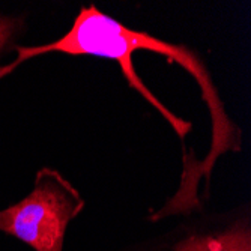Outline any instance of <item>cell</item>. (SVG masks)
I'll list each match as a JSON object with an SVG mask.
<instances>
[{"label":"cell","instance_id":"1","mask_svg":"<svg viewBox=\"0 0 251 251\" xmlns=\"http://www.w3.org/2000/svg\"><path fill=\"white\" fill-rule=\"evenodd\" d=\"M151 50L153 53L169 56L172 51V44L164 42L158 38H153L148 33L135 32L121 25L119 21L113 20L111 17L102 14L95 6L83 8L80 14L75 17L71 30L60 39L49 44L41 45V47L21 49L18 47V59L9 66V70L17 66L20 62L26 60L33 56L59 51L65 54H90L100 56L107 59H115L121 63L122 73L129 81V84L139 90V92L153 105L156 107L161 115L170 122L175 131L179 134L180 139H184L190 131V124L176 118L170 113L161 102H159L143 84V81L137 77L134 71V65L131 56L135 50Z\"/></svg>","mask_w":251,"mask_h":251},{"label":"cell","instance_id":"2","mask_svg":"<svg viewBox=\"0 0 251 251\" xmlns=\"http://www.w3.org/2000/svg\"><path fill=\"white\" fill-rule=\"evenodd\" d=\"M78 193L56 172L42 170L33 191L0 211V230L35 251H63L66 226L83 209Z\"/></svg>","mask_w":251,"mask_h":251},{"label":"cell","instance_id":"3","mask_svg":"<svg viewBox=\"0 0 251 251\" xmlns=\"http://www.w3.org/2000/svg\"><path fill=\"white\" fill-rule=\"evenodd\" d=\"M175 251H251V235L248 227L238 224L223 233L190 236Z\"/></svg>","mask_w":251,"mask_h":251},{"label":"cell","instance_id":"4","mask_svg":"<svg viewBox=\"0 0 251 251\" xmlns=\"http://www.w3.org/2000/svg\"><path fill=\"white\" fill-rule=\"evenodd\" d=\"M14 30H15V21L11 18L0 17V49L6 44V41L14 33Z\"/></svg>","mask_w":251,"mask_h":251}]
</instances>
